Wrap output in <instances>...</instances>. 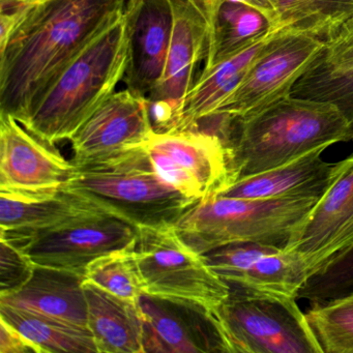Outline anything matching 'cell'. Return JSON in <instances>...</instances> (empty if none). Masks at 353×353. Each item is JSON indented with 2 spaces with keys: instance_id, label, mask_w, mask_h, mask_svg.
<instances>
[{
  "instance_id": "obj_17",
  "label": "cell",
  "mask_w": 353,
  "mask_h": 353,
  "mask_svg": "<svg viewBox=\"0 0 353 353\" xmlns=\"http://www.w3.org/2000/svg\"><path fill=\"white\" fill-rule=\"evenodd\" d=\"M172 6L174 26L166 65L148 99L167 103L181 113V102L195 83L197 65L205 57L208 23L195 0H172Z\"/></svg>"
},
{
  "instance_id": "obj_25",
  "label": "cell",
  "mask_w": 353,
  "mask_h": 353,
  "mask_svg": "<svg viewBox=\"0 0 353 353\" xmlns=\"http://www.w3.org/2000/svg\"><path fill=\"white\" fill-rule=\"evenodd\" d=\"M278 21L288 30L330 40L353 17V0H274Z\"/></svg>"
},
{
  "instance_id": "obj_31",
  "label": "cell",
  "mask_w": 353,
  "mask_h": 353,
  "mask_svg": "<svg viewBox=\"0 0 353 353\" xmlns=\"http://www.w3.org/2000/svg\"><path fill=\"white\" fill-rule=\"evenodd\" d=\"M325 51L320 57L324 65L336 70L353 68V17L338 32L326 41Z\"/></svg>"
},
{
  "instance_id": "obj_6",
  "label": "cell",
  "mask_w": 353,
  "mask_h": 353,
  "mask_svg": "<svg viewBox=\"0 0 353 353\" xmlns=\"http://www.w3.org/2000/svg\"><path fill=\"white\" fill-rule=\"evenodd\" d=\"M212 312L228 353H323L296 299L229 288Z\"/></svg>"
},
{
  "instance_id": "obj_19",
  "label": "cell",
  "mask_w": 353,
  "mask_h": 353,
  "mask_svg": "<svg viewBox=\"0 0 353 353\" xmlns=\"http://www.w3.org/2000/svg\"><path fill=\"white\" fill-rule=\"evenodd\" d=\"M85 276L77 272L36 265L26 285L0 294V305L34 312L88 328Z\"/></svg>"
},
{
  "instance_id": "obj_1",
  "label": "cell",
  "mask_w": 353,
  "mask_h": 353,
  "mask_svg": "<svg viewBox=\"0 0 353 353\" xmlns=\"http://www.w3.org/2000/svg\"><path fill=\"white\" fill-rule=\"evenodd\" d=\"M128 0H46L0 49V113L21 125L47 86L125 13Z\"/></svg>"
},
{
  "instance_id": "obj_21",
  "label": "cell",
  "mask_w": 353,
  "mask_h": 353,
  "mask_svg": "<svg viewBox=\"0 0 353 353\" xmlns=\"http://www.w3.org/2000/svg\"><path fill=\"white\" fill-rule=\"evenodd\" d=\"M88 328L99 353H144L139 303L117 296L84 279Z\"/></svg>"
},
{
  "instance_id": "obj_20",
  "label": "cell",
  "mask_w": 353,
  "mask_h": 353,
  "mask_svg": "<svg viewBox=\"0 0 353 353\" xmlns=\"http://www.w3.org/2000/svg\"><path fill=\"white\" fill-rule=\"evenodd\" d=\"M317 150L272 170L235 181L219 196L245 199L321 198L327 190L336 163L322 159Z\"/></svg>"
},
{
  "instance_id": "obj_8",
  "label": "cell",
  "mask_w": 353,
  "mask_h": 353,
  "mask_svg": "<svg viewBox=\"0 0 353 353\" xmlns=\"http://www.w3.org/2000/svg\"><path fill=\"white\" fill-rule=\"evenodd\" d=\"M326 45L319 37L283 30L262 50L212 117L243 119L290 96L295 84L323 54Z\"/></svg>"
},
{
  "instance_id": "obj_2",
  "label": "cell",
  "mask_w": 353,
  "mask_h": 353,
  "mask_svg": "<svg viewBox=\"0 0 353 353\" xmlns=\"http://www.w3.org/2000/svg\"><path fill=\"white\" fill-rule=\"evenodd\" d=\"M229 185L272 170L317 150L353 140V123L330 103L290 96L221 131Z\"/></svg>"
},
{
  "instance_id": "obj_32",
  "label": "cell",
  "mask_w": 353,
  "mask_h": 353,
  "mask_svg": "<svg viewBox=\"0 0 353 353\" xmlns=\"http://www.w3.org/2000/svg\"><path fill=\"white\" fill-rule=\"evenodd\" d=\"M0 353H44L36 343L0 317Z\"/></svg>"
},
{
  "instance_id": "obj_23",
  "label": "cell",
  "mask_w": 353,
  "mask_h": 353,
  "mask_svg": "<svg viewBox=\"0 0 353 353\" xmlns=\"http://www.w3.org/2000/svg\"><path fill=\"white\" fill-rule=\"evenodd\" d=\"M208 43L204 67L208 70L239 52L268 30L263 15L239 3H223L206 18Z\"/></svg>"
},
{
  "instance_id": "obj_34",
  "label": "cell",
  "mask_w": 353,
  "mask_h": 353,
  "mask_svg": "<svg viewBox=\"0 0 353 353\" xmlns=\"http://www.w3.org/2000/svg\"><path fill=\"white\" fill-rule=\"evenodd\" d=\"M0 1H6V3H16V5L28 6V7H34V6L40 5L46 0H0Z\"/></svg>"
},
{
  "instance_id": "obj_3",
  "label": "cell",
  "mask_w": 353,
  "mask_h": 353,
  "mask_svg": "<svg viewBox=\"0 0 353 353\" xmlns=\"http://www.w3.org/2000/svg\"><path fill=\"white\" fill-rule=\"evenodd\" d=\"M129 61L125 13L47 86L24 121L49 143L71 140L123 81Z\"/></svg>"
},
{
  "instance_id": "obj_12",
  "label": "cell",
  "mask_w": 353,
  "mask_h": 353,
  "mask_svg": "<svg viewBox=\"0 0 353 353\" xmlns=\"http://www.w3.org/2000/svg\"><path fill=\"white\" fill-rule=\"evenodd\" d=\"M353 247V154L336 163L332 181L292 241L285 247L307 278Z\"/></svg>"
},
{
  "instance_id": "obj_4",
  "label": "cell",
  "mask_w": 353,
  "mask_h": 353,
  "mask_svg": "<svg viewBox=\"0 0 353 353\" xmlns=\"http://www.w3.org/2000/svg\"><path fill=\"white\" fill-rule=\"evenodd\" d=\"M319 199L212 195L185 210L174 227L183 241L202 255L231 243L285 248Z\"/></svg>"
},
{
  "instance_id": "obj_11",
  "label": "cell",
  "mask_w": 353,
  "mask_h": 353,
  "mask_svg": "<svg viewBox=\"0 0 353 353\" xmlns=\"http://www.w3.org/2000/svg\"><path fill=\"white\" fill-rule=\"evenodd\" d=\"M154 131L148 97L114 92L71 138L75 167L101 164L143 148Z\"/></svg>"
},
{
  "instance_id": "obj_29",
  "label": "cell",
  "mask_w": 353,
  "mask_h": 353,
  "mask_svg": "<svg viewBox=\"0 0 353 353\" xmlns=\"http://www.w3.org/2000/svg\"><path fill=\"white\" fill-rule=\"evenodd\" d=\"M350 294H353V247L309 276L297 299L319 303Z\"/></svg>"
},
{
  "instance_id": "obj_33",
  "label": "cell",
  "mask_w": 353,
  "mask_h": 353,
  "mask_svg": "<svg viewBox=\"0 0 353 353\" xmlns=\"http://www.w3.org/2000/svg\"><path fill=\"white\" fill-rule=\"evenodd\" d=\"M195 1L199 6L200 10L205 18L212 15L221 3H233L247 6V7L259 12L268 20L270 26L279 22L274 0H195Z\"/></svg>"
},
{
  "instance_id": "obj_15",
  "label": "cell",
  "mask_w": 353,
  "mask_h": 353,
  "mask_svg": "<svg viewBox=\"0 0 353 353\" xmlns=\"http://www.w3.org/2000/svg\"><path fill=\"white\" fill-rule=\"evenodd\" d=\"M139 305L144 319V352H227L212 314L203 307L146 293Z\"/></svg>"
},
{
  "instance_id": "obj_24",
  "label": "cell",
  "mask_w": 353,
  "mask_h": 353,
  "mask_svg": "<svg viewBox=\"0 0 353 353\" xmlns=\"http://www.w3.org/2000/svg\"><path fill=\"white\" fill-rule=\"evenodd\" d=\"M0 317L39 345L44 353H99L90 328L6 305H0Z\"/></svg>"
},
{
  "instance_id": "obj_26",
  "label": "cell",
  "mask_w": 353,
  "mask_h": 353,
  "mask_svg": "<svg viewBox=\"0 0 353 353\" xmlns=\"http://www.w3.org/2000/svg\"><path fill=\"white\" fill-rule=\"evenodd\" d=\"M135 243L88 264L84 272L86 280L117 296L139 303L145 291L136 258Z\"/></svg>"
},
{
  "instance_id": "obj_27",
  "label": "cell",
  "mask_w": 353,
  "mask_h": 353,
  "mask_svg": "<svg viewBox=\"0 0 353 353\" xmlns=\"http://www.w3.org/2000/svg\"><path fill=\"white\" fill-rule=\"evenodd\" d=\"M310 325L323 353H353V294L312 303Z\"/></svg>"
},
{
  "instance_id": "obj_9",
  "label": "cell",
  "mask_w": 353,
  "mask_h": 353,
  "mask_svg": "<svg viewBox=\"0 0 353 353\" xmlns=\"http://www.w3.org/2000/svg\"><path fill=\"white\" fill-rule=\"evenodd\" d=\"M139 227L100 210L78 216L51 230L0 239L23 251L36 265L83 274L101 256L135 243Z\"/></svg>"
},
{
  "instance_id": "obj_13",
  "label": "cell",
  "mask_w": 353,
  "mask_h": 353,
  "mask_svg": "<svg viewBox=\"0 0 353 353\" xmlns=\"http://www.w3.org/2000/svg\"><path fill=\"white\" fill-rule=\"evenodd\" d=\"M203 256L229 288L256 294L297 299L307 279L301 260L285 248L255 243H231Z\"/></svg>"
},
{
  "instance_id": "obj_28",
  "label": "cell",
  "mask_w": 353,
  "mask_h": 353,
  "mask_svg": "<svg viewBox=\"0 0 353 353\" xmlns=\"http://www.w3.org/2000/svg\"><path fill=\"white\" fill-rule=\"evenodd\" d=\"M320 57L295 84L291 94L330 103L353 123V68L332 69L324 65Z\"/></svg>"
},
{
  "instance_id": "obj_18",
  "label": "cell",
  "mask_w": 353,
  "mask_h": 353,
  "mask_svg": "<svg viewBox=\"0 0 353 353\" xmlns=\"http://www.w3.org/2000/svg\"><path fill=\"white\" fill-rule=\"evenodd\" d=\"M286 30L281 22L268 26L251 44L214 67L202 70L191 90L181 102V129L198 130V125L212 117L221 103L235 90L264 48Z\"/></svg>"
},
{
  "instance_id": "obj_30",
  "label": "cell",
  "mask_w": 353,
  "mask_h": 353,
  "mask_svg": "<svg viewBox=\"0 0 353 353\" xmlns=\"http://www.w3.org/2000/svg\"><path fill=\"white\" fill-rule=\"evenodd\" d=\"M36 264L19 248L0 239V294L21 288L32 278Z\"/></svg>"
},
{
  "instance_id": "obj_16",
  "label": "cell",
  "mask_w": 353,
  "mask_h": 353,
  "mask_svg": "<svg viewBox=\"0 0 353 353\" xmlns=\"http://www.w3.org/2000/svg\"><path fill=\"white\" fill-rule=\"evenodd\" d=\"M129 61L123 82L148 97L160 82L172 39V0H128L125 10Z\"/></svg>"
},
{
  "instance_id": "obj_7",
  "label": "cell",
  "mask_w": 353,
  "mask_h": 353,
  "mask_svg": "<svg viewBox=\"0 0 353 353\" xmlns=\"http://www.w3.org/2000/svg\"><path fill=\"white\" fill-rule=\"evenodd\" d=\"M135 254L146 294L187 301L210 313L228 297V285L183 241L174 225L139 228Z\"/></svg>"
},
{
  "instance_id": "obj_10",
  "label": "cell",
  "mask_w": 353,
  "mask_h": 353,
  "mask_svg": "<svg viewBox=\"0 0 353 353\" xmlns=\"http://www.w3.org/2000/svg\"><path fill=\"white\" fill-rule=\"evenodd\" d=\"M144 148L161 177L195 201L218 195L229 185L226 146L218 134L203 130L154 133Z\"/></svg>"
},
{
  "instance_id": "obj_14",
  "label": "cell",
  "mask_w": 353,
  "mask_h": 353,
  "mask_svg": "<svg viewBox=\"0 0 353 353\" xmlns=\"http://www.w3.org/2000/svg\"><path fill=\"white\" fill-rule=\"evenodd\" d=\"M75 169L54 144L28 131L12 115L0 113V192L61 189Z\"/></svg>"
},
{
  "instance_id": "obj_5",
  "label": "cell",
  "mask_w": 353,
  "mask_h": 353,
  "mask_svg": "<svg viewBox=\"0 0 353 353\" xmlns=\"http://www.w3.org/2000/svg\"><path fill=\"white\" fill-rule=\"evenodd\" d=\"M65 188L139 228L174 225L197 202L161 177L144 146L101 164L76 167Z\"/></svg>"
},
{
  "instance_id": "obj_22",
  "label": "cell",
  "mask_w": 353,
  "mask_h": 353,
  "mask_svg": "<svg viewBox=\"0 0 353 353\" xmlns=\"http://www.w3.org/2000/svg\"><path fill=\"white\" fill-rule=\"evenodd\" d=\"M100 210L88 198L65 187L51 197L20 199L0 195V237L14 239L51 230Z\"/></svg>"
}]
</instances>
